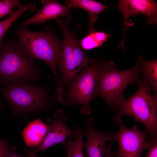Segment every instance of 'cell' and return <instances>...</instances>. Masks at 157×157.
Instances as JSON below:
<instances>
[{"instance_id": "10", "label": "cell", "mask_w": 157, "mask_h": 157, "mask_svg": "<svg viewBox=\"0 0 157 157\" xmlns=\"http://www.w3.org/2000/svg\"><path fill=\"white\" fill-rule=\"evenodd\" d=\"M124 18V35L121 42H123L127 25L129 17L138 14L144 15L147 17V19L149 24H156L157 23V4L154 0H121L117 5Z\"/></svg>"}, {"instance_id": "5", "label": "cell", "mask_w": 157, "mask_h": 157, "mask_svg": "<svg viewBox=\"0 0 157 157\" xmlns=\"http://www.w3.org/2000/svg\"><path fill=\"white\" fill-rule=\"evenodd\" d=\"M55 19L63 35L57 66L62 83L69 88L78 73L91 65L94 60L87 56L75 34L69 30L66 21L59 18Z\"/></svg>"}, {"instance_id": "16", "label": "cell", "mask_w": 157, "mask_h": 157, "mask_svg": "<svg viewBox=\"0 0 157 157\" xmlns=\"http://www.w3.org/2000/svg\"><path fill=\"white\" fill-rule=\"evenodd\" d=\"M141 71L151 87L156 93L157 89V61L140 60Z\"/></svg>"}, {"instance_id": "15", "label": "cell", "mask_w": 157, "mask_h": 157, "mask_svg": "<svg viewBox=\"0 0 157 157\" xmlns=\"http://www.w3.org/2000/svg\"><path fill=\"white\" fill-rule=\"evenodd\" d=\"M110 37V34L105 32L95 30L89 32L86 36L78 42L83 50H89L101 46Z\"/></svg>"}, {"instance_id": "13", "label": "cell", "mask_w": 157, "mask_h": 157, "mask_svg": "<svg viewBox=\"0 0 157 157\" xmlns=\"http://www.w3.org/2000/svg\"><path fill=\"white\" fill-rule=\"evenodd\" d=\"M65 4L69 8H80L88 12L90 20L89 32L95 30L94 26L98 19V15L104 10L110 7L95 1L91 0H68L66 1Z\"/></svg>"}, {"instance_id": "17", "label": "cell", "mask_w": 157, "mask_h": 157, "mask_svg": "<svg viewBox=\"0 0 157 157\" xmlns=\"http://www.w3.org/2000/svg\"><path fill=\"white\" fill-rule=\"evenodd\" d=\"M35 6L31 3H27L18 9L16 13L5 20L0 22V47L1 40L5 34L14 22L24 12L28 10H34Z\"/></svg>"}, {"instance_id": "22", "label": "cell", "mask_w": 157, "mask_h": 157, "mask_svg": "<svg viewBox=\"0 0 157 157\" xmlns=\"http://www.w3.org/2000/svg\"><path fill=\"white\" fill-rule=\"evenodd\" d=\"M26 154L27 157H40L33 150H27Z\"/></svg>"}, {"instance_id": "18", "label": "cell", "mask_w": 157, "mask_h": 157, "mask_svg": "<svg viewBox=\"0 0 157 157\" xmlns=\"http://www.w3.org/2000/svg\"><path fill=\"white\" fill-rule=\"evenodd\" d=\"M23 6L18 0H0V18L8 15L12 16L17 13V10H14L15 7H17L18 9Z\"/></svg>"}, {"instance_id": "1", "label": "cell", "mask_w": 157, "mask_h": 157, "mask_svg": "<svg viewBox=\"0 0 157 157\" xmlns=\"http://www.w3.org/2000/svg\"><path fill=\"white\" fill-rule=\"evenodd\" d=\"M50 86V83L39 87L32 83L18 81L4 85L0 88V93L14 115L24 116L31 112L50 110L56 98L48 95Z\"/></svg>"}, {"instance_id": "9", "label": "cell", "mask_w": 157, "mask_h": 157, "mask_svg": "<svg viewBox=\"0 0 157 157\" xmlns=\"http://www.w3.org/2000/svg\"><path fill=\"white\" fill-rule=\"evenodd\" d=\"M68 118L64 110L58 109L53 115L47 120L46 124L48 129L47 134L40 144L33 151L35 152H43L57 144L66 145L69 138L74 134L72 129L66 124Z\"/></svg>"}, {"instance_id": "19", "label": "cell", "mask_w": 157, "mask_h": 157, "mask_svg": "<svg viewBox=\"0 0 157 157\" xmlns=\"http://www.w3.org/2000/svg\"><path fill=\"white\" fill-rule=\"evenodd\" d=\"M147 141L146 149L147 152L144 157H157V135L150 138Z\"/></svg>"}, {"instance_id": "7", "label": "cell", "mask_w": 157, "mask_h": 157, "mask_svg": "<svg viewBox=\"0 0 157 157\" xmlns=\"http://www.w3.org/2000/svg\"><path fill=\"white\" fill-rule=\"evenodd\" d=\"M101 61L94 60L89 66L74 78L66 92L63 104L69 106L80 104L81 113L87 115L92 112V101L96 97V90L98 79V68Z\"/></svg>"}, {"instance_id": "8", "label": "cell", "mask_w": 157, "mask_h": 157, "mask_svg": "<svg viewBox=\"0 0 157 157\" xmlns=\"http://www.w3.org/2000/svg\"><path fill=\"white\" fill-rule=\"evenodd\" d=\"M113 120L119 126V130L113 132L109 135L108 141H117L119 147L114 152L115 157H140L147 147V138L148 133L146 130L142 131L136 124L131 129L126 127L123 124L122 117L116 114Z\"/></svg>"}, {"instance_id": "24", "label": "cell", "mask_w": 157, "mask_h": 157, "mask_svg": "<svg viewBox=\"0 0 157 157\" xmlns=\"http://www.w3.org/2000/svg\"><path fill=\"white\" fill-rule=\"evenodd\" d=\"M67 157H69V155L67 154Z\"/></svg>"}, {"instance_id": "6", "label": "cell", "mask_w": 157, "mask_h": 157, "mask_svg": "<svg viewBox=\"0 0 157 157\" xmlns=\"http://www.w3.org/2000/svg\"><path fill=\"white\" fill-rule=\"evenodd\" d=\"M137 92L124 99L117 110L118 115H128L142 123L150 138L157 135V95H151L152 89L146 79H139Z\"/></svg>"}, {"instance_id": "12", "label": "cell", "mask_w": 157, "mask_h": 157, "mask_svg": "<svg viewBox=\"0 0 157 157\" xmlns=\"http://www.w3.org/2000/svg\"><path fill=\"white\" fill-rule=\"evenodd\" d=\"M48 129L47 125L40 119L29 122L21 132L26 146L35 148L38 146L44 139Z\"/></svg>"}, {"instance_id": "14", "label": "cell", "mask_w": 157, "mask_h": 157, "mask_svg": "<svg viewBox=\"0 0 157 157\" xmlns=\"http://www.w3.org/2000/svg\"><path fill=\"white\" fill-rule=\"evenodd\" d=\"M72 129L75 139L72 141L73 135L71 136L66 145L67 147V154L69 157H85L83 146V139L85 136L84 129L77 126Z\"/></svg>"}, {"instance_id": "21", "label": "cell", "mask_w": 157, "mask_h": 157, "mask_svg": "<svg viewBox=\"0 0 157 157\" xmlns=\"http://www.w3.org/2000/svg\"><path fill=\"white\" fill-rule=\"evenodd\" d=\"M7 157H22V156L16 151L14 147L9 146Z\"/></svg>"}, {"instance_id": "11", "label": "cell", "mask_w": 157, "mask_h": 157, "mask_svg": "<svg viewBox=\"0 0 157 157\" xmlns=\"http://www.w3.org/2000/svg\"><path fill=\"white\" fill-rule=\"evenodd\" d=\"M40 2L42 4V8L38 10L34 16L22 23L20 27L24 28L35 23L43 24L49 20L61 16L66 17L67 22L71 20L72 15L70 10L65 4H61L55 0H42Z\"/></svg>"}, {"instance_id": "20", "label": "cell", "mask_w": 157, "mask_h": 157, "mask_svg": "<svg viewBox=\"0 0 157 157\" xmlns=\"http://www.w3.org/2000/svg\"><path fill=\"white\" fill-rule=\"evenodd\" d=\"M9 147L8 139H0V157H7Z\"/></svg>"}, {"instance_id": "2", "label": "cell", "mask_w": 157, "mask_h": 157, "mask_svg": "<svg viewBox=\"0 0 157 157\" xmlns=\"http://www.w3.org/2000/svg\"><path fill=\"white\" fill-rule=\"evenodd\" d=\"M19 45L33 59L45 63L52 70L56 82V92L60 94L64 91L57 66L59 53L62 45L55 35L47 31L35 32L26 27L16 30Z\"/></svg>"}, {"instance_id": "4", "label": "cell", "mask_w": 157, "mask_h": 157, "mask_svg": "<svg viewBox=\"0 0 157 157\" xmlns=\"http://www.w3.org/2000/svg\"><path fill=\"white\" fill-rule=\"evenodd\" d=\"M141 71L140 59L134 66L123 71L119 70L112 61L101 62L98 68L96 97H101L113 109L117 110L124 99V89L130 84L138 83Z\"/></svg>"}, {"instance_id": "23", "label": "cell", "mask_w": 157, "mask_h": 157, "mask_svg": "<svg viewBox=\"0 0 157 157\" xmlns=\"http://www.w3.org/2000/svg\"><path fill=\"white\" fill-rule=\"evenodd\" d=\"M112 148V146L111 144L107 146V151L105 155L106 157H113L111 154Z\"/></svg>"}, {"instance_id": "3", "label": "cell", "mask_w": 157, "mask_h": 157, "mask_svg": "<svg viewBox=\"0 0 157 157\" xmlns=\"http://www.w3.org/2000/svg\"><path fill=\"white\" fill-rule=\"evenodd\" d=\"M42 73L17 42L0 46V82L4 85L18 81L38 83Z\"/></svg>"}]
</instances>
